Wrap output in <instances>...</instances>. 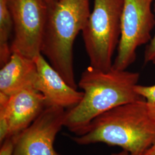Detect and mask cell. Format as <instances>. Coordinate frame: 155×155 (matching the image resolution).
Returning <instances> with one entry per match:
<instances>
[{
  "instance_id": "6da1fadb",
  "label": "cell",
  "mask_w": 155,
  "mask_h": 155,
  "mask_svg": "<svg viewBox=\"0 0 155 155\" xmlns=\"http://www.w3.org/2000/svg\"><path fill=\"white\" fill-rule=\"evenodd\" d=\"M138 72L117 70L103 71L93 67L81 75L78 86L83 96L79 104L66 111L64 127L75 136L82 135L95 118L107 111L144 100L137 92Z\"/></svg>"
},
{
  "instance_id": "7a4b0ae2",
  "label": "cell",
  "mask_w": 155,
  "mask_h": 155,
  "mask_svg": "<svg viewBox=\"0 0 155 155\" xmlns=\"http://www.w3.org/2000/svg\"><path fill=\"white\" fill-rule=\"evenodd\" d=\"M79 145L103 143L118 147L130 155H142L155 142V127L145 100L119 106L91 122L82 135L70 136Z\"/></svg>"
},
{
  "instance_id": "3957f363",
  "label": "cell",
  "mask_w": 155,
  "mask_h": 155,
  "mask_svg": "<svg viewBox=\"0 0 155 155\" xmlns=\"http://www.w3.org/2000/svg\"><path fill=\"white\" fill-rule=\"evenodd\" d=\"M48 6L41 54L67 83L77 89L73 46L90 15V0H56Z\"/></svg>"
},
{
  "instance_id": "277c9868",
  "label": "cell",
  "mask_w": 155,
  "mask_h": 155,
  "mask_svg": "<svg viewBox=\"0 0 155 155\" xmlns=\"http://www.w3.org/2000/svg\"><path fill=\"white\" fill-rule=\"evenodd\" d=\"M124 3V0H94L82 31L90 66L103 71L112 68L120 39Z\"/></svg>"
},
{
  "instance_id": "5b68a950",
  "label": "cell",
  "mask_w": 155,
  "mask_h": 155,
  "mask_svg": "<svg viewBox=\"0 0 155 155\" xmlns=\"http://www.w3.org/2000/svg\"><path fill=\"white\" fill-rule=\"evenodd\" d=\"M155 0H124L121 35L113 67L126 70L136 59L139 47L149 44L155 26L152 5Z\"/></svg>"
},
{
  "instance_id": "8992f818",
  "label": "cell",
  "mask_w": 155,
  "mask_h": 155,
  "mask_svg": "<svg viewBox=\"0 0 155 155\" xmlns=\"http://www.w3.org/2000/svg\"><path fill=\"white\" fill-rule=\"evenodd\" d=\"M13 23L12 52L35 59L41 54L48 6L45 0H7Z\"/></svg>"
},
{
  "instance_id": "52a82bcc",
  "label": "cell",
  "mask_w": 155,
  "mask_h": 155,
  "mask_svg": "<svg viewBox=\"0 0 155 155\" xmlns=\"http://www.w3.org/2000/svg\"><path fill=\"white\" fill-rule=\"evenodd\" d=\"M47 107L43 94L32 87L10 96L0 93V143L27 129Z\"/></svg>"
},
{
  "instance_id": "ba28073f",
  "label": "cell",
  "mask_w": 155,
  "mask_h": 155,
  "mask_svg": "<svg viewBox=\"0 0 155 155\" xmlns=\"http://www.w3.org/2000/svg\"><path fill=\"white\" fill-rule=\"evenodd\" d=\"M66 110L48 106L34 122L17 136L13 155H61L55 149L56 136L64 127Z\"/></svg>"
},
{
  "instance_id": "9c48e42d",
  "label": "cell",
  "mask_w": 155,
  "mask_h": 155,
  "mask_svg": "<svg viewBox=\"0 0 155 155\" xmlns=\"http://www.w3.org/2000/svg\"><path fill=\"white\" fill-rule=\"evenodd\" d=\"M34 60L38 71L34 89L43 94L47 107L57 106L68 110L79 103L83 98L82 91H79L67 83L41 54Z\"/></svg>"
},
{
  "instance_id": "30bf717a",
  "label": "cell",
  "mask_w": 155,
  "mask_h": 155,
  "mask_svg": "<svg viewBox=\"0 0 155 155\" xmlns=\"http://www.w3.org/2000/svg\"><path fill=\"white\" fill-rule=\"evenodd\" d=\"M37 76L34 59L12 52L9 60L1 67L0 93L10 96L22 89L34 88Z\"/></svg>"
},
{
  "instance_id": "8fae6325",
  "label": "cell",
  "mask_w": 155,
  "mask_h": 155,
  "mask_svg": "<svg viewBox=\"0 0 155 155\" xmlns=\"http://www.w3.org/2000/svg\"><path fill=\"white\" fill-rule=\"evenodd\" d=\"M13 23L7 0H0V66H3L11 56L10 37Z\"/></svg>"
},
{
  "instance_id": "7c38bea8",
  "label": "cell",
  "mask_w": 155,
  "mask_h": 155,
  "mask_svg": "<svg viewBox=\"0 0 155 155\" xmlns=\"http://www.w3.org/2000/svg\"><path fill=\"white\" fill-rule=\"evenodd\" d=\"M136 90L145 101L148 115L155 127V84L152 86L137 84Z\"/></svg>"
},
{
  "instance_id": "4fadbf2b",
  "label": "cell",
  "mask_w": 155,
  "mask_h": 155,
  "mask_svg": "<svg viewBox=\"0 0 155 155\" xmlns=\"http://www.w3.org/2000/svg\"><path fill=\"white\" fill-rule=\"evenodd\" d=\"M144 60L145 64H155V33L145 50Z\"/></svg>"
},
{
  "instance_id": "5bb4252c",
  "label": "cell",
  "mask_w": 155,
  "mask_h": 155,
  "mask_svg": "<svg viewBox=\"0 0 155 155\" xmlns=\"http://www.w3.org/2000/svg\"><path fill=\"white\" fill-rule=\"evenodd\" d=\"M16 137L17 136L9 137L1 144L0 155H13Z\"/></svg>"
},
{
  "instance_id": "9a60e30c",
  "label": "cell",
  "mask_w": 155,
  "mask_h": 155,
  "mask_svg": "<svg viewBox=\"0 0 155 155\" xmlns=\"http://www.w3.org/2000/svg\"><path fill=\"white\" fill-rule=\"evenodd\" d=\"M142 155H155V142Z\"/></svg>"
},
{
  "instance_id": "2e32d148",
  "label": "cell",
  "mask_w": 155,
  "mask_h": 155,
  "mask_svg": "<svg viewBox=\"0 0 155 155\" xmlns=\"http://www.w3.org/2000/svg\"><path fill=\"white\" fill-rule=\"evenodd\" d=\"M111 155H130L129 153L127 152V151H125V150H123L120 152H118V153H112Z\"/></svg>"
},
{
  "instance_id": "e0dca14e",
  "label": "cell",
  "mask_w": 155,
  "mask_h": 155,
  "mask_svg": "<svg viewBox=\"0 0 155 155\" xmlns=\"http://www.w3.org/2000/svg\"><path fill=\"white\" fill-rule=\"evenodd\" d=\"M47 2V4H50V3H51V2H54V1H55L56 0H45Z\"/></svg>"
}]
</instances>
